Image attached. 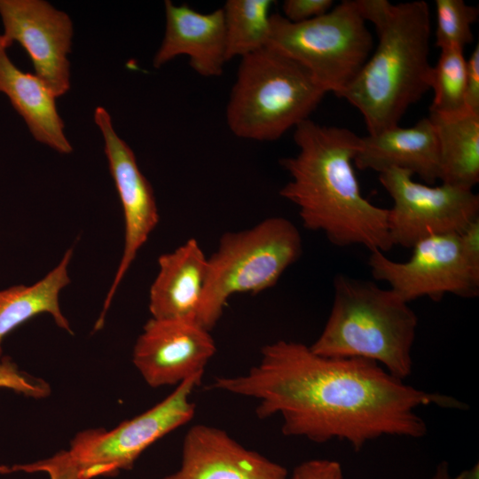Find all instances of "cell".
Wrapping results in <instances>:
<instances>
[{
  "label": "cell",
  "instance_id": "cell-1",
  "mask_svg": "<svg viewBox=\"0 0 479 479\" xmlns=\"http://www.w3.org/2000/svg\"><path fill=\"white\" fill-rule=\"evenodd\" d=\"M212 388L256 399L259 419L281 415L287 436L339 439L356 451L383 436H423L420 406L467 408L454 397L407 385L372 360L323 357L285 340L263 346L247 373L216 377Z\"/></svg>",
  "mask_w": 479,
  "mask_h": 479
},
{
  "label": "cell",
  "instance_id": "cell-2",
  "mask_svg": "<svg viewBox=\"0 0 479 479\" xmlns=\"http://www.w3.org/2000/svg\"><path fill=\"white\" fill-rule=\"evenodd\" d=\"M294 140L298 153L279 161L290 176L279 194L297 207L304 228L338 247L389 251L388 208L362 195L353 167L360 137L308 119L294 128Z\"/></svg>",
  "mask_w": 479,
  "mask_h": 479
},
{
  "label": "cell",
  "instance_id": "cell-3",
  "mask_svg": "<svg viewBox=\"0 0 479 479\" xmlns=\"http://www.w3.org/2000/svg\"><path fill=\"white\" fill-rule=\"evenodd\" d=\"M378 35L375 51L341 93L362 114L368 134L398 126L430 90L431 19L425 1L357 0Z\"/></svg>",
  "mask_w": 479,
  "mask_h": 479
},
{
  "label": "cell",
  "instance_id": "cell-4",
  "mask_svg": "<svg viewBox=\"0 0 479 479\" xmlns=\"http://www.w3.org/2000/svg\"><path fill=\"white\" fill-rule=\"evenodd\" d=\"M418 318L392 289L339 274L323 331L310 346L327 357H358L381 365L404 380L412 372Z\"/></svg>",
  "mask_w": 479,
  "mask_h": 479
},
{
  "label": "cell",
  "instance_id": "cell-5",
  "mask_svg": "<svg viewBox=\"0 0 479 479\" xmlns=\"http://www.w3.org/2000/svg\"><path fill=\"white\" fill-rule=\"evenodd\" d=\"M326 94L302 66L265 47L241 58L226 122L238 137L273 141L308 120Z\"/></svg>",
  "mask_w": 479,
  "mask_h": 479
},
{
  "label": "cell",
  "instance_id": "cell-6",
  "mask_svg": "<svg viewBox=\"0 0 479 479\" xmlns=\"http://www.w3.org/2000/svg\"><path fill=\"white\" fill-rule=\"evenodd\" d=\"M302 251L298 229L282 216L265 218L247 230L224 232L216 250L208 257L198 324L211 331L232 295L256 294L272 287Z\"/></svg>",
  "mask_w": 479,
  "mask_h": 479
},
{
  "label": "cell",
  "instance_id": "cell-7",
  "mask_svg": "<svg viewBox=\"0 0 479 479\" xmlns=\"http://www.w3.org/2000/svg\"><path fill=\"white\" fill-rule=\"evenodd\" d=\"M373 40L357 0H343L312 20L293 23L271 14L267 47L302 66L327 92L337 97L357 75Z\"/></svg>",
  "mask_w": 479,
  "mask_h": 479
},
{
  "label": "cell",
  "instance_id": "cell-8",
  "mask_svg": "<svg viewBox=\"0 0 479 479\" xmlns=\"http://www.w3.org/2000/svg\"><path fill=\"white\" fill-rule=\"evenodd\" d=\"M202 376L184 381L162 401L111 430L78 433L67 452L78 468L79 479L115 475L131 468L151 444L191 421L195 413L191 396Z\"/></svg>",
  "mask_w": 479,
  "mask_h": 479
},
{
  "label": "cell",
  "instance_id": "cell-9",
  "mask_svg": "<svg viewBox=\"0 0 479 479\" xmlns=\"http://www.w3.org/2000/svg\"><path fill=\"white\" fill-rule=\"evenodd\" d=\"M408 170L389 169L379 181L393 200L388 229L393 246L412 248L420 240L459 233L479 218V196L473 190L442 183L431 186L412 179Z\"/></svg>",
  "mask_w": 479,
  "mask_h": 479
},
{
  "label": "cell",
  "instance_id": "cell-10",
  "mask_svg": "<svg viewBox=\"0 0 479 479\" xmlns=\"http://www.w3.org/2000/svg\"><path fill=\"white\" fill-rule=\"evenodd\" d=\"M411 257L396 262L372 251L373 277L385 281L406 302L420 297L440 301L447 294L472 298L479 293V263L465 253L459 233L434 235L417 242Z\"/></svg>",
  "mask_w": 479,
  "mask_h": 479
},
{
  "label": "cell",
  "instance_id": "cell-11",
  "mask_svg": "<svg viewBox=\"0 0 479 479\" xmlns=\"http://www.w3.org/2000/svg\"><path fill=\"white\" fill-rule=\"evenodd\" d=\"M3 40L18 42L27 51L35 75L55 98L70 88L67 55L73 24L67 13L42 0H0Z\"/></svg>",
  "mask_w": 479,
  "mask_h": 479
},
{
  "label": "cell",
  "instance_id": "cell-12",
  "mask_svg": "<svg viewBox=\"0 0 479 479\" xmlns=\"http://www.w3.org/2000/svg\"><path fill=\"white\" fill-rule=\"evenodd\" d=\"M94 120L105 142L109 170L122 206L124 247L117 271L106 294L103 310L95 328L104 324L105 315L127 271L159 221L153 188L140 171L131 148L115 132L107 111L98 106Z\"/></svg>",
  "mask_w": 479,
  "mask_h": 479
},
{
  "label": "cell",
  "instance_id": "cell-13",
  "mask_svg": "<svg viewBox=\"0 0 479 479\" xmlns=\"http://www.w3.org/2000/svg\"><path fill=\"white\" fill-rule=\"evenodd\" d=\"M216 351L210 331L197 323L152 318L135 343L132 361L150 387L177 386L203 374Z\"/></svg>",
  "mask_w": 479,
  "mask_h": 479
},
{
  "label": "cell",
  "instance_id": "cell-14",
  "mask_svg": "<svg viewBox=\"0 0 479 479\" xmlns=\"http://www.w3.org/2000/svg\"><path fill=\"white\" fill-rule=\"evenodd\" d=\"M163 479H287V472L227 432L198 424L184 438L179 468Z\"/></svg>",
  "mask_w": 479,
  "mask_h": 479
},
{
  "label": "cell",
  "instance_id": "cell-15",
  "mask_svg": "<svg viewBox=\"0 0 479 479\" xmlns=\"http://www.w3.org/2000/svg\"><path fill=\"white\" fill-rule=\"evenodd\" d=\"M165 14V35L153 58L154 67L186 55L199 75H221L227 61L223 10L202 13L188 4L177 5L167 0Z\"/></svg>",
  "mask_w": 479,
  "mask_h": 479
},
{
  "label": "cell",
  "instance_id": "cell-16",
  "mask_svg": "<svg viewBox=\"0 0 479 479\" xmlns=\"http://www.w3.org/2000/svg\"><path fill=\"white\" fill-rule=\"evenodd\" d=\"M158 264L149 293L152 318L198 324L208 271V257L199 242L189 239L174 251L161 255Z\"/></svg>",
  "mask_w": 479,
  "mask_h": 479
},
{
  "label": "cell",
  "instance_id": "cell-17",
  "mask_svg": "<svg viewBox=\"0 0 479 479\" xmlns=\"http://www.w3.org/2000/svg\"><path fill=\"white\" fill-rule=\"evenodd\" d=\"M359 169L381 173L399 169L418 175L428 184L440 179L438 143L429 117L412 127L398 126L360 137L359 148L353 161Z\"/></svg>",
  "mask_w": 479,
  "mask_h": 479
},
{
  "label": "cell",
  "instance_id": "cell-18",
  "mask_svg": "<svg viewBox=\"0 0 479 479\" xmlns=\"http://www.w3.org/2000/svg\"><path fill=\"white\" fill-rule=\"evenodd\" d=\"M7 48L0 35V92L8 97L35 140L59 153H71L55 96L35 75L19 69L8 57Z\"/></svg>",
  "mask_w": 479,
  "mask_h": 479
},
{
  "label": "cell",
  "instance_id": "cell-19",
  "mask_svg": "<svg viewBox=\"0 0 479 479\" xmlns=\"http://www.w3.org/2000/svg\"><path fill=\"white\" fill-rule=\"evenodd\" d=\"M438 143L440 181L473 190L479 182V114L429 113Z\"/></svg>",
  "mask_w": 479,
  "mask_h": 479
},
{
  "label": "cell",
  "instance_id": "cell-20",
  "mask_svg": "<svg viewBox=\"0 0 479 479\" xmlns=\"http://www.w3.org/2000/svg\"><path fill=\"white\" fill-rule=\"evenodd\" d=\"M72 255L73 248L67 249L59 263L32 286L0 290V355L4 338L38 314L49 313L58 326L73 334L59 301L60 291L70 282L68 265Z\"/></svg>",
  "mask_w": 479,
  "mask_h": 479
},
{
  "label": "cell",
  "instance_id": "cell-21",
  "mask_svg": "<svg viewBox=\"0 0 479 479\" xmlns=\"http://www.w3.org/2000/svg\"><path fill=\"white\" fill-rule=\"evenodd\" d=\"M271 0H228L223 10L227 61L268 45Z\"/></svg>",
  "mask_w": 479,
  "mask_h": 479
},
{
  "label": "cell",
  "instance_id": "cell-22",
  "mask_svg": "<svg viewBox=\"0 0 479 479\" xmlns=\"http://www.w3.org/2000/svg\"><path fill=\"white\" fill-rule=\"evenodd\" d=\"M466 73L467 59L463 49L441 50L438 61L432 67L430 89L434 91V98L429 113L456 115L469 110L466 102Z\"/></svg>",
  "mask_w": 479,
  "mask_h": 479
},
{
  "label": "cell",
  "instance_id": "cell-23",
  "mask_svg": "<svg viewBox=\"0 0 479 479\" xmlns=\"http://www.w3.org/2000/svg\"><path fill=\"white\" fill-rule=\"evenodd\" d=\"M436 46L440 50L465 45L474 41L472 25L477 20L478 8L463 0L436 1Z\"/></svg>",
  "mask_w": 479,
  "mask_h": 479
},
{
  "label": "cell",
  "instance_id": "cell-24",
  "mask_svg": "<svg viewBox=\"0 0 479 479\" xmlns=\"http://www.w3.org/2000/svg\"><path fill=\"white\" fill-rule=\"evenodd\" d=\"M0 388L11 389L32 397H44L50 392L45 381L25 375L9 358L0 362ZM12 472V467L0 465V474Z\"/></svg>",
  "mask_w": 479,
  "mask_h": 479
},
{
  "label": "cell",
  "instance_id": "cell-25",
  "mask_svg": "<svg viewBox=\"0 0 479 479\" xmlns=\"http://www.w3.org/2000/svg\"><path fill=\"white\" fill-rule=\"evenodd\" d=\"M11 467L12 472H46L50 479H79L78 468L67 451H61L46 459Z\"/></svg>",
  "mask_w": 479,
  "mask_h": 479
},
{
  "label": "cell",
  "instance_id": "cell-26",
  "mask_svg": "<svg viewBox=\"0 0 479 479\" xmlns=\"http://www.w3.org/2000/svg\"><path fill=\"white\" fill-rule=\"evenodd\" d=\"M333 5L332 0H286L282 16L290 22L301 23L325 14Z\"/></svg>",
  "mask_w": 479,
  "mask_h": 479
},
{
  "label": "cell",
  "instance_id": "cell-27",
  "mask_svg": "<svg viewBox=\"0 0 479 479\" xmlns=\"http://www.w3.org/2000/svg\"><path fill=\"white\" fill-rule=\"evenodd\" d=\"M292 479H343L339 462L330 459H310L298 465Z\"/></svg>",
  "mask_w": 479,
  "mask_h": 479
},
{
  "label": "cell",
  "instance_id": "cell-28",
  "mask_svg": "<svg viewBox=\"0 0 479 479\" xmlns=\"http://www.w3.org/2000/svg\"><path fill=\"white\" fill-rule=\"evenodd\" d=\"M466 102L467 108L479 114V45L467 59Z\"/></svg>",
  "mask_w": 479,
  "mask_h": 479
},
{
  "label": "cell",
  "instance_id": "cell-29",
  "mask_svg": "<svg viewBox=\"0 0 479 479\" xmlns=\"http://www.w3.org/2000/svg\"><path fill=\"white\" fill-rule=\"evenodd\" d=\"M459 237L467 255L479 263V218L471 222L459 233Z\"/></svg>",
  "mask_w": 479,
  "mask_h": 479
},
{
  "label": "cell",
  "instance_id": "cell-30",
  "mask_svg": "<svg viewBox=\"0 0 479 479\" xmlns=\"http://www.w3.org/2000/svg\"><path fill=\"white\" fill-rule=\"evenodd\" d=\"M432 479H451L446 463L440 465Z\"/></svg>",
  "mask_w": 479,
  "mask_h": 479
}]
</instances>
